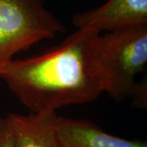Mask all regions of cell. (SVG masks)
Returning a JSON list of instances; mask_svg holds the SVG:
<instances>
[{"instance_id":"6da1fadb","label":"cell","mask_w":147,"mask_h":147,"mask_svg":"<svg viewBox=\"0 0 147 147\" xmlns=\"http://www.w3.org/2000/svg\"><path fill=\"white\" fill-rule=\"evenodd\" d=\"M99 34L91 28L77 29L43 53L14 59L0 79L31 113L92 102L103 93L93 57Z\"/></svg>"},{"instance_id":"7a4b0ae2","label":"cell","mask_w":147,"mask_h":147,"mask_svg":"<svg viewBox=\"0 0 147 147\" xmlns=\"http://www.w3.org/2000/svg\"><path fill=\"white\" fill-rule=\"evenodd\" d=\"M93 57L103 92L116 102L132 98L146 105V84L137 82L147 64V26L130 27L99 34Z\"/></svg>"},{"instance_id":"3957f363","label":"cell","mask_w":147,"mask_h":147,"mask_svg":"<svg viewBox=\"0 0 147 147\" xmlns=\"http://www.w3.org/2000/svg\"><path fill=\"white\" fill-rule=\"evenodd\" d=\"M64 31L43 0H0V75L18 53Z\"/></svg>"},{"instance_id":"277c9868","label":"cell","mask_w":147,"mask_h":147,"mask_svg":"<svg viewBox=\"0 0 147 147\" xmlns=\"http://www.w3.org/2000/svg\"><path fill=\"white\" fill-rule=\"evenodd\" d=\"M72 23L77 29L91 28L99 34L147 26V0H108L98 7L74 14Z\"/></svg>"},{"instance_id":"5b68a950","label":"cell","mask_w":147,"mask_h":147,"mask_svg":"<svg viewBox=\"0 0 147 147\" xmlns=\"http://www.w3.org/2000/svg\"><path fill=\"white\" fill-rule=\"evenodd\" d=\"M56 111L6 116L13 147H61L57 132Z\"/></svg>"},{"instance_id":"8992f818","label":"cell","mask_w":147,"mask_h":147,"mask_svg":"<svg viewBox=\"0 0 147 147\" xmlns=\"http://www.w3.org/2000/svg\"><path fill=\"white\" fill-rule=\"evenodd\" d=\"M57 132L61 147H147L146 141L111 135L87 119L59 115Z\"/></svg>"},{"instance_id":"52a82bcc","label":"cell","mask_w":147,"mask_h":147,"mask_svg":"<svg viewBox=\"0 0 147 147\" xmlns=\"http://www.w3.org/2000/svg\"><path fill=\"white\" fill-rule=\"evenodd\" d=\"M0 147H13L12 137L6 117H0Z\"/></svg>"}]
</instances>
